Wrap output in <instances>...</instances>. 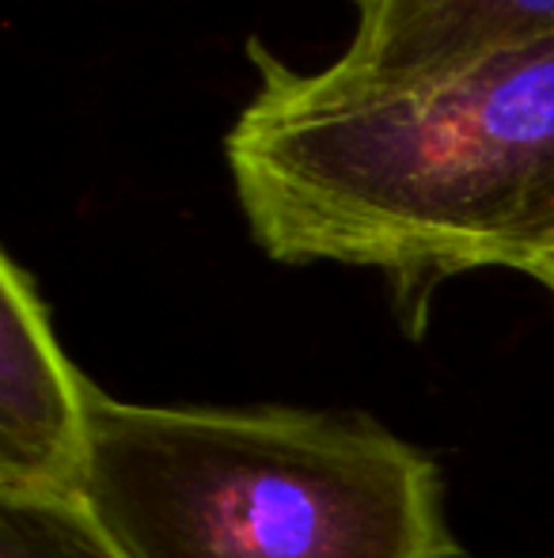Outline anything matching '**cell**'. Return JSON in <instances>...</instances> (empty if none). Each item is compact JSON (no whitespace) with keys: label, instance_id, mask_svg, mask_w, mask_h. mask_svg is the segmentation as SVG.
I'll use <instances>...</instances> for the list:
<instances>
[{"label":"cell","instance_id":"6","mask_svg":"<svg viewBox=\"0 0 554 558\" xmlns=\"http://www.w3.org/2000/svg\"><path fill=\"white\" fill-rule=\"evenodd\" d=\"M528 278H535V281H540V286L554 296V243H551L547 251H543L540 258H535L532 266H528Z\"/></svg>","mask_w":554,"mask_h":558},{"label":"cell","instance_id":"3","mask_svg":"<svg viewBox=\"0 0 554 558\" xmlns=\"http://www.w3.org/2000/svg\"><path fill=\"white\" fill-rule=\"evenodd\" d=\"M96 384L76 368L38 281L0 258V506H81Z\"/></svg>","mask_w":554,"mask_h":558},{"label":"cell","instance_id":"5","mask_svg":"<svg viewBox=\"0 0 554 558\" xmlns=\"http://www.w3.org/2000/svg\"><path fill=\"white\" fill-rule=\"evenodd\" d=\"M0 558H126L84 506H0Z\"/></svg>","mask_w":554,"mask_h":558},{"label":"cell","instance_id":"1","mask_svg":"<svg viewBox=\"0 0 554 558\" xmlns=\"http://www.w3.org/2000/svg\"><path fill=\"white\" fill-rule=\"evenodd\" d=\"M255 92L224 133L251 240L285 266H357L399 316L554 243V38L436 81L300 73L251 38Z\"/></svg>","mask_w":554,"mask_h":558},{"label":"cell","instance_id":"2","mask_svg":"<svg viewBox=\"0 0 554 558\" xmlns=\"http://www.w3.org/2000/svg\"><path fill=\"white\" fill-rule=\"evenodd\" d=\"M84 513L126 558H456L433 456L365 414L96 384Z\"/></svg>","mask_w":554,"mask_h":558},{"label":"cell","instance_id":"4","mask_svg":"<svg viewBox=\"0 0 554 558\" xmlns=\"http://www.w3.org/2000/svg\"><path fill=\"white\" fill-rule=\"evenodd\" d=\"M354 35L334 65L365 81H436L554 38V0H346Z\"/></svg>","mask_w":554,"mask_h":558}]
</instances>
